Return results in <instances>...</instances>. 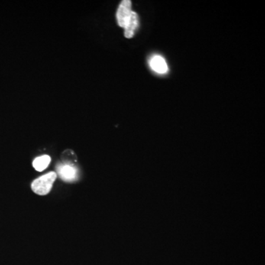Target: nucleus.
Returning a JSON list of instances; mask_svg holds the SVG:
<instances>
[{"mask_svg":"<svg viewBox=\"0 0 265 265\" xmlns=\"http://www.w3.org/2000/svg\"><path fill=\"white\" fill-rule=\"evenodd\" d=\"M56 178H57V174L55 172H50L46 175H43V176H41L33 182L31 185L32 189L37 195H47L51 191Z\"/></svg>","mask_w":265,"mask_h":265,"instance_id":"1","label":"nucleus"},{"mask_svg":"<svg viewBox=\"0 0 265 265\" xmlns=\"http://www.w3.org/2000/svg\"><path fill=\"white\" fill-rule=\"evenodd\" d=\"M57 172L60 179L65 182H75L78 178V169L70 163L58 165Z\"/></svg>","mask_w":265,"mask_h":265,"instance_id":"2","label":"nucleus"},{"mask_svg":"<svg viewBox=\"0 0 265 265\" xmlns=\"http://www.w3.org/2000/svg\"><path fill=\"white\" fill-rule=\"evenodd\" d=\"M131 2L130 0H124L120 3L117 13V20L119 25L121 27H125L130 14H131Z\"/></svg>","mask_w":265,"mask_h":265,"instance_id":"3","label":"nucleus"},{"mask_svg":"<svg viewBox=\"0 0 265 265\" xmlns=\"http://www.w3.org/2000/svg\"><path fill=\"white\" fill-rule=\"evenodd\" d=\"M138 15L134 11H132L128 21H127L125 27H124V36L127 39H130V38L134 36L136 29L138 27Z\"/></svg>","mask_w":265,"mask_h":265,"instance_id":"4","label":"nucleus"},{"mask_svg":"<svg viewBox=\"0 0 265 265\" xmlns=\"http://www.w3.org/2000/svg\"><path fill=\"white\" fill-rule=\"evenodd\" d=\"M151 69L159 74H165L168 72V66L164 59L160 56H155L150 61Z\"/></svg>","mask_w":265,"mask_h":265,"instance_id":"5","label":"nucleus"},{"mask_svg":"<svg viewBox=\"0 0 265 265\" xmlns=\"http://www.w3.org/2000/svg\"><path fill=\"white\" fill-rule=\"evenodd\" d=\"M50 156L47 155H43V156H39V157L35 159V160L33 162V167L36 169V170L39 171V172H41V171L44 170L47 166L50 164Z\"/></svg>","mask_w":265,"mask_h":265,"instance_id":"6","label":"nucleus"}]
</instances>
